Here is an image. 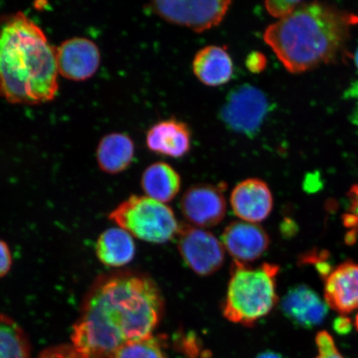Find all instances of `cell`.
I'll return each instance as SVG.
<instances>
[{
    "label": "cell",
    "mask_w": 358,
    "mask_h": 358,
    "mask_svg": "<svg viewBox=\"0 0 358 358\" xmlns=\"http://www.w3.org/2000/svg\"><path fill=\"white\" fill-rule=\"evenodd\" d=\"M164 306L150 277L132 272L103 277L85 299L73 326V347L83 358H114L125 343L153 335Z\"/></svg>",
    "instance_id": "6da1fadb"
},
{
    "label": "cell",
    "mask_w": 358,
    "mask_h": 358,
    "mask_svg": "<svg viewBox=\"0 0 358 358\" xmlns=\"http://www.w3.org/2000/svg\"><path fill=\"white\" fill-rule=\"evenodd\" d=\"M57 48L39 26L17 12L0 19V96L12 104L38 105L58 92Z\"/></svg>",
    "instance_id": "7a4b0ae2"
},
{
    "label": "cell",
    "mask_w": 358,
    "mask_h": 358,
    "mask_svg": "<svg viewBox=\"0 0 358 358\" xmlns=\"http://www.w3.org/2000/svg\"><path fill=\"white\" fill-rule=\"evenodd\" d=\"M357 25L355 13L323 3L303 2L268 26L264 40L286 70L302 73L334 60Z\"/></svg>",
    "instance_id": "3957f363"
},
{
    "label": "cell",
    "mask_w": 358,
    "mask_h": 358,
    "mask_svg": "<svg viewBox=\"0 0 358 358\" xmlns=\"http://www.w3.org/2000/svg\"><path fill=\"white\" fill-rule=\"evenodd\" d=\"M280 267L263 263L252 267L234 261L231 267L224 317L231 323L252 326L268 315L276 306V278Z\"/></svg>",
    "instance_id": "277c9868"
},
{
    "label": "cell",
    "mask_w": 358,
    "mask_h": 358,
    "mask_svg": "<svg viewBox=\"0 0 358 358\" xmlns=\"http://www.w3.org/2000/svg\"><path fill=\"white\" fill-rule=\"evenodd\" d=\"M109 218L136 238L156 244L176 238L180 228L171 208L147 196H131Z\"/></svg>",
    "instance_id": "5b68a950"
},
{
    "label": "cell",
    "mask_w": 358,
    "mask_h": 358,
    "mask_svg": "<svg viewBox=\"0 0 358 358\" xmlns=\"http://www.w3.org/2000/svg\"><path fill=\"white\" fill-rule=\"evenodd\" d=\"M267 98L259 88L244 84L227 96L221 110V119L231 131L253 137L266 119L268 111Z\"/></svg>",
    "instance_id": "8992f818"
},
{
    "label": "cell",
    "mask_w": 358,
    "mask_h": 358,
    "mask_svg": "<svg viewBox=\"0 0 358 358\" xmlns=\"http://www.w3.org/2000/svg\"><path fill=\"white\" fill-rule=\"evenodd\" d=\"M231 1H154L148 8L161 19L201 33L221 24Z\"/></svg>",
    "instance_id": "52a82bcc"
},
{
    "label": "cell",
    "mask_w": 358,
    "mask_h": 358,
    "mask_svg": "<svg viewBox=\"0 0 358 358\" xmlns=\"http://www.w3.org/2000/svg\"><path fill=\"white\" fill-rule=\"evenodd\" d=\"M177 237L179 253L187 266L196 274L213 275L222 266L225 250L221 241L211 232L180 225Z\"/></svg>",
    "instance_id": "ba28073f"
},
{
    "label": "cell",
    "mask_w": 358,
    "mask_h": 358,
    "mask_svg": "<svg viewBox=\"0 0 358 358\" xmlns=\"http://www.w3.org/2000/svg\"><path fill=\"white\" fill-rule=\"evenodd\" d=\"M223 191L220 185L192 186L180 201L183 217L192 225L201 228L216 227L222 222L227 211Z\"/></svg>",
    "instance_id": "9c48e42d"
},
{
    "label": "cell",
    "mask_w": 358,
    "mask_h": 358,
    "mask_svg": "<svg viewBox=\"0 0 358 358\" xmlns=\"http://www.w3.org/2000/svg\"><path fill=\"white\" fill-rule=\"evenodd\" d=\"M100 64L99 48L88 38H71L57 48L58 74L64 78L77 82L91 78Z\"/></svg>",
    "instance_id": "30bf717a"
},
{
    "label": "cell",
    "mask_w": 358,
    "mask_h": 358,
    "mask_svg": "<svg viewBox=\"0 0 358 358\" xmlns=\"http://www.w3.org/2000/svg\"><path fill=\"white\" fill-rule=\"evenodd\" d=\"M222 243L235 261L248 264L261 258L270 246V237L261 226L234 222L222 234Z\"/></svg>",
    "instance_id": "8fae6325"
},
{
    "label": "cell",
    "mask_w": 358,
    "mask_h": 358,
    "mask_svg": "<svg viewBox=\"0 0 358 358\" xmlns=\"http://www.w3.org/2000/svg\"><path fill=\"white\" fill-rule=\"evenodd\" d=\"M230 201L236 216L250 223L265 220L273 208L270 187L258 178L238 183L231 192Z\"/></svg>",
    "instance_id": "7c38bea8"
},
{
    "label": "cell",
    "mask_w": 358,
    "mask_h": 358,
    "mask_svg": "<svg viewBox=\"0 0 358 358\" xmlns=\"http://www.w3.org/2000/svg\"><path fill=\"white\" fill-rule=\"evenodd\" d=\"M325 301L333 310L347 315L358 308V263L348 262L326 276Z\"/></svg>",
    "instance_id": "4fadbf2b"
},
{
    "label": "cell",
    "mask_w": 358,
    "mask_h": 358,
    "mask_svg": "<svg viewBox=\"0 0 358 358\" xmlns=\"http://www.w3.org/2000/svg\"><path fill=\"white\" fill-rule=\"evenodd\" d=\"M329 306L307 285L289 289L281 302V310L294 324L311 329L323 322L328 315Z\"/></svg>",
    "instance_id": "5bb4252c"
},
{
    "label": "cell",
    "mask_w": 358,
    "mask_h": 358,
    "mask_svg": "<svg viewBox=\"0 0 358 358\" xmlns=\"http://www.w3.org/2000/svg\"><path fill=\"white\" fill-rule=\"evenodd\" d=\"M191 140L189 127L172 118L162 120L149 129L146 145L155 154L178 159L189 153Z\"/></svg>",
    "instance_id": "9a60e30c"
},
{
    "label": "cell",
    "mask_w": 358,
    "mask_h": 358,
    "mask_svg": "<svg viewBox=\"0 0 358 358\" xmlns=\"http://www.w3.org/2000/svg\"><path fill=\"white\" fill-rule=\"evenodd\" d=\"M192 71L206 86L221 87L229 83L234 75V61L227 48L211 45L196 52Z\"/></svg>",
    "instance_id": "2e32d148"
},
{
    "label": "cell",
    "mask_w": 358,
    "mask_h": 358,
    "mask_svg": "<svg viewBox=\"0 0 358 358\" xmlns=\"http://www.w3.org/2000/svg\"><path fill=\"white\" fill-rule=\"evenodd\" d=\"M134 155L132 138L122 133H112L102 138L96 151L100 169L111 174L127 169L131 164Z\"/></svg>",
    "instance_id": "e0dca14e"
},
{
    "label": "cell",
    "mask_w": 358,
    "mask_h": 358,
    "mask_svg": "<svg viewBox=\"0 0 358 358\" xmlns=\"http://www.w3.org/2000/svg\"><path fill=\"white\" fill-rule=\"evenodd\" d=\"M96 250L98 259L105 266L120 267L132 261L136 245L129 232L120 227H112L100 236Z\"/></svg>",
    "instance_id": "ac0fdd59"
},
{
    "label": "cell",
    "mask_w": 358,
    "mask_h": 358,
    "mask_svg": "<svg viewBox=\"0 0 358 358\" xmlns=\"http://www.w3.org/2000/svg\"><path fill=\"white\" fill-rule=\"evenodd\" d=\"M141 186L147 196L165 203L173 200L178 194L181 187V178L171 165L157 162L145 170Z\"/></svg>",
    "instance_id": "d6986e66"
},
{
    "label": "cell",
    "mask_w": 358,
    "mask_h": 358,
    "mask_svg": "<svg viewBox=\"0 0 358 358\" xmlns=\"http://www.w3.org/2000/svg\"><path fill=\"white\" fill-rule=\"evenodd\" d=\"M0 358H32L24 330L3 313H0Z\"/></svg>",
    "instance_id": "ffe728a7"
},
{
    "label": "cell",
    "mask_w": 358,
    "mask_h": 358,
    "mask_svg": "<svg viewBox=\"0 0 358 358\" xmlns=\"http://www.w3.org/2000/svg\"><path fill=\"white\" fill-rule=\"evenodd\" d=\"M163 339L154 337L136 340L124 344L114 358H168Z\"/></svg>",
    "instance_id": "44dd1931"
},
{
    "label": "cell",
    "mask_w": 358,
    "mask_h": 358,
    "mask_svg": "<svg viewBox=\"0 0 358 358\" xmlns=\"http://www.w3.org/2000/svg\"><path fill=\"white\" fill-rule=\"evenodd\" d=\"M317 356L315 358H344L338 350L334 340L328 332L322 331L316 336Z\"/></svg>",
    "instance_id": "7402d4cb"
},
{
    "label": "cell",
    "mask_w": 358,
    "mask_h": 358,
    "mask_svg": "<svg viewBox=\"0 0 358 358\" xmlns=\"http://www.w3.org/2000/svg\"><path fill=\"white\" fill-rule=\"evenodd\" d=\"M302 1H288V0H279V1H266L265 3L266 10L271 15L279 19L288 16L301 6Z\"/></svg>",
    "instance_id": "603a6c76"
},
{
    "label": "cell",
    "mask_w": 358,
    "mask_h": 358,
    "mask_svg": "<svg viewBox=\"0 0 358 358\" xmlns=\"http://www.w3.org/2000/svg\"><path fill=\"white\" fill-rule=\"evenodd\" d=\"M348 196L350 207L344 218V223L348 227L358 228V182L352 187Z\"/></svg>",
    "instance_id": "cb8c5ba5"
},
{
    "label": "cell",
    "mask_w": 358,
    "mask_h": 358,
    "mask_svg": "<svg viewBox=\"0 0 358 358\" xmlns=\"http://www.w3.org/2000/svg\"><path fill=\"white\" fill-rule=\"evenodd\" d=\"M38 358H83L73 345L52 347L43 351Z\"/></svg>",
    "instance_id": "d4e9b609"
},
{
    "label": "cell",
    "mask_w": 358,
    "mask_h": 358,
    "mask_svg": "<svg viewBox=\"0 0 358 358\" xmlns=\"http://www.w3.org/2000/svg\"><path fill=\"white\" fill-rule=\"evenodd\" d=\"M267 64L266 57L261 52H252L245 58V66L250 73L257 74L265 70Z\"/></svg>",
    "instance_id": "484cf974"
},
{
    "label": "cell",
    "mask_w": 358,
    "mask_h": 358,
    "mask_svg": "<svg viewBox=\"0 0 358 358\" xmlns=\"http://www.w3.org/2000/svg\"><path fill=\"white\" fill-rule=\"evenodd\" d=\"M12 266V256L10 248L3 241L0 240V278L8 274Z\"/></svg>",
    "instance_id": "4316f807"
},
{
    "label": "cell",
    "mask_w": 358,
    "mask_h": 358,
    "mask_svg": "<svg viewBox=\"0 0 358 358\" xmlns=\"http://www.w3.org/2000/svg\"><path fill=\"white\" fill-rule=\"evenodd\" d=\"M352 322L345 317H338L334 323V329L338 333L345 334L351 330Z\"/></svg>",
    "instance_id": "83f0119b"
},
{
    "label": "cell",
    "mask_w": 358,
    "mask_h": 358,
    "mask_svg": "<svg viewBox=\"0 0 358 358\" xmlns=\"http://www.w3.org/2000/svg\"><path fill=\"white\" fill-rule=\"evenodd\" d=\"M256 358H283L278 353L275 352H264L259 355Z\"/></svg>",
    "instance_id": "f1b7e54d"
},
{
    "label": "cell",
    "mask_w": 358,
    "mask_h": 358,
    "mask_svg": "<svg viewBox=\"0 0 358 358\" xmlns=\"http://www.w3.org/2000/svg\"><path fill=\"white\" fill-rule=\"evenodd\" d=\"M355 64H356L357 67L358 69V48L357 49V52L355 53Z\"/></svg>",
    "instance_id": "f546056e"
},
{
    "label": "cell",
    "mask_w": 358,
    "mask_h": 358,
    "mask_svg": "<svg viewBox=\"0 0 358 358\" xmlns=\"http://www.w3.org/2000/svg\"><path fill=\"white\" fill-rule=\"evenodd\" d=\"M355 325H356V328H357V330H358V313H357V316H356Z\"/></svg>",
    "instance_id": "4dcf8cb0"
}]
</instances>
